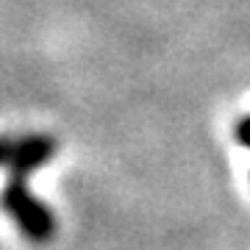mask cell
Here are the masks:
<instances>
[{"label":"cell","mask_w":250,"mask_h":250,"mask_svg":"<svg viewBox=\"0 0 250 250\" xmlns=\"http://www.w3.org/2000/svg\"><path fill=\"white\" fill-rule=\"evenodd\" d=\"M56 156V139L53 136H42V134H31L17 139L14 153L9 159V175H20V178H31V172L39 170L42 164Z\"/></svg>","instance_id":"cell-2"},{"label":"cell","mask_w":250,"mask_h":250,"mask_svg":"<svg viewBox=\"0 0 250 250\" xmlns=\"http://www.w3.org/2000/svg\"><path fill=\"white\" fill-rule=\"evenodd\" d=\"M236 139H239V145L250 147V114L242 117L239 123H236Z\"/></svg>","instance_id":"cell-4"},{"label":"cell","mask_w":250,"mask_h":250,"mask_svg":"<svg viewBox=\"0 0 250 250\" xmlns=\"http://www.w3.org/2000/svg\"><path fill=\"white\" fill-rule=\"evenodd\" d=\"M14 145L17 139H9V136H0V167H6L11 159V153H14Z\"/></svg>","instance_id":"cell-3"},{"label":"cell","mask_w":250,"mask_h":250,"mask_svg":"<svg viewBox=\"0 0 250 250\" xmlns=\"http://www.w3.org/2000/svg\"><path fill=\"white\" fill-rule=\"evenodd\" d=\"M0 206H3V211H9L14 217V223L25 239L45 245L56 236V214L42 200H36L31 195L28 178L9 175V184L0 192Z\"/></svg>","instance_id":"cell-1"}]
</instances>
